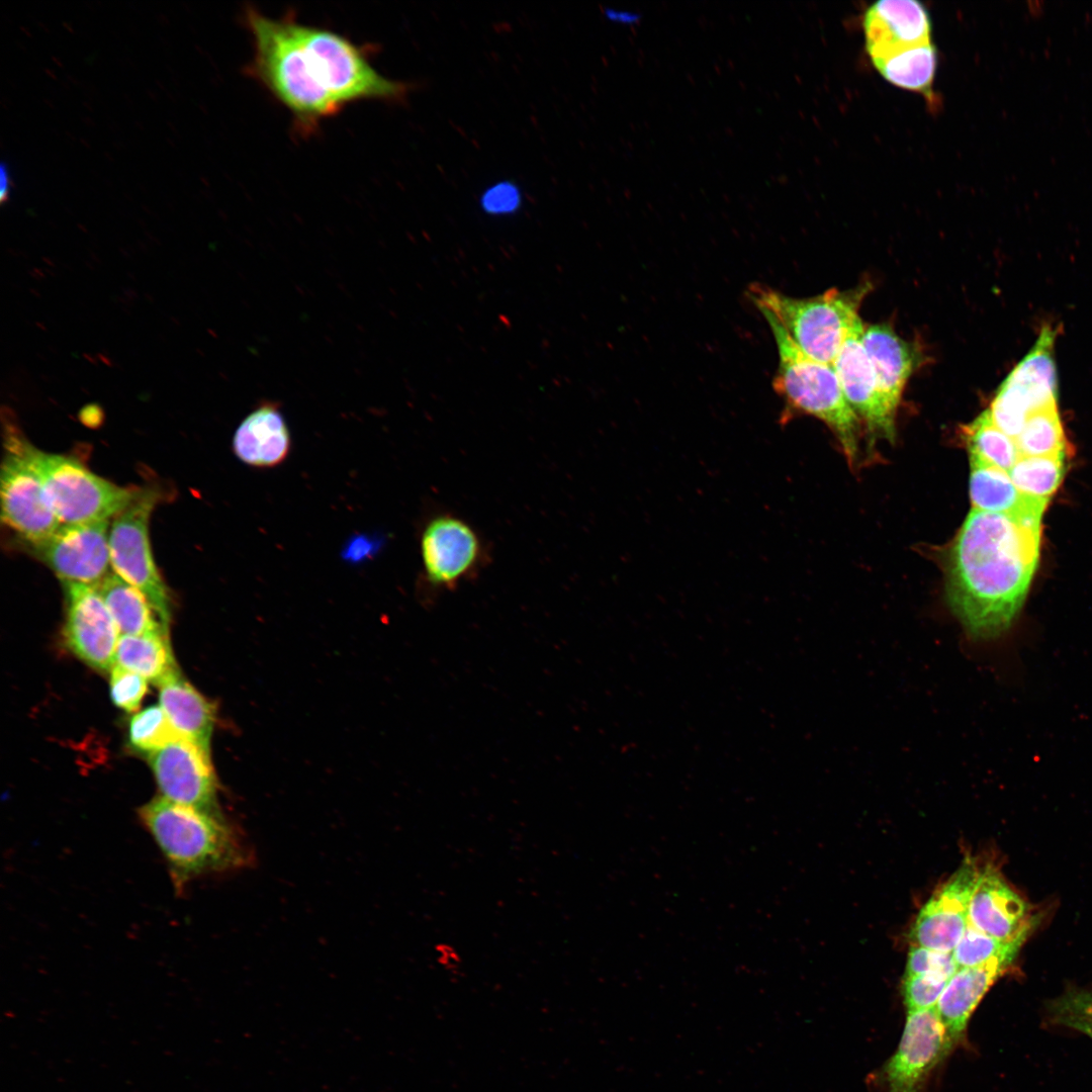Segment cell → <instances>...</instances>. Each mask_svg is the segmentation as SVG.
Instances as JSON below:
<instances>
[{
  "label": "cell",
  "instance_id": "cell-1",
  "mask_svg": "<svg viewBox=\"0 0 1092 1092\" xmlns=\"http://www.w3.org/2000/svg\"><path fill=\"white\" fill-rule=\"evenodd\" d=\"M244 22L254 53L246 68L292 115L297 130L313 132L350 103H404L414 84L391 80L370 63L366 50L335 31L279 19L247 7Z\"/></svg>",
  "mask_w": 1092,
  "mask_h": 1092
},
{
  "label": "cell",
  "instance_id": "cell-2",
  "mask_svg": "<svg viewBox=\"0 0 1092 1092\" xmlns=\"http://www.w3.org/2000/svg\"><path fill=\"white\" fill-rule=\"evenodd\" d=\"M1042 516L972 509L946 562L945 599L974 642H994L1013 626L1038 561Z\"/></svg>",
  "mask_w": 1092,
  "mask_h": 1092
},
{
  "label": "cell",
  "instance_id": "cell-3",
  "mask_svg": "<svg viewBox=\"0 0 1092 1092\" xmlns=\"http://www.w3.org/2000/svg\"><path fill=\"white\" fill-rule=\"evenodd\" d=\"M139 816L161 850L177 890L203 874L244 862L240 841L218 812L157 797L139 809Z\"/></svg>",
  "mask_w": 1092,
  "mask_h": 1092
},
{
  "label": "cell",
  "instance_id": "cell-4",
  "mask_svg": "<svg viewBox=\"0 0 1092 1092\" xmlns=\"http://www.w3.org/2000/svg\"><path fill=\"white\" fill-rule=\"evenodd\" d=\"M762 315L778 347L772 386L785 403L781 422L789 421L796 413L821 420L837 437L852 466L858 454L860 420L846 401L834 367L803 354L776 320Z\"/></svg>",
  "mask_w": 1092,
  "mask_h": 1092
},
{
  "label": "cell",
  "instance_id": "cell-5",
  "mask_svg": "<svg viewBox=\"0 0 1092 1092\" xmlns=\"http://www.w3.org/2000/svg\"><path fill=\"white\" fill-rule=\"evenodd\" d=\"M869 283L848 290L832 288L822 294L796 298L762 284H752L748 298L761 314H768L806 356L832 365L846 337L860 320L858 308Z\"/></svg>",
  "mask_w": 1092,
  "mask_h": 1092
},
{
  "label": "cell",
  "instance_id": "cell-6",
  "mask_svg": "<svg viewBox=\"0 0 1092 1092\" xmlns=\"http://www.w3.org/2000/svg\"><path fill=\"white\" fill-rule=\"evenodd\" d=\"M20 442L62 525L108 521L142 493L98 476L72 457L43 452L22 436Z\"/></svg>",
  "mask_w": 1092,
  "mask_h": 1092
},
{
  "label": "cell",
  "instance_id": "cell-7",
  "mask_svg": "<svg viewBox=\"0 0 1092 1092\" xmlns=\"http://www.w3.org/2000/svg\"><path fill=\"white\" fill-rule=\"evenodd\" d=\"M157 500L155 491L144 490L115 517L109 529V551L113 572L146 597L169 630L172 601L155 563L149 537V521Z\"/></svg>",
  "mask_w": 1092,
  "mask_h": 1092
},
{
  "label": "cell",
  "instance_id": "cell-8",
  "mask_svg": "<svg viewBox=\"0 0 1092 1092\" xmlns=\"http://www.w3.org/2000/svg\"><path fill=\"white\" fill-rule=\"evenodd\" d=\"M1055 339L1056 332L1043 327L1032 349L1002 382L988 408L993 423L1012 439L1020 434L1031 414L1057 406Z\"/></svg>",
  "mask_w": 1092,
  "mask_h": 1092
},
{
  "label": "cell",
  "instance_id": "cell-9",
  "mask_svg": "<svg viewBox=\"0 0 1092 1092\" xmlns=\"http://www.w3.org/2000/svg\"><path fill=\"white\" fill-rule=\"evenodd\" d=\"M420 550L424 580L434 594L454 590L476 576L487 558L477 530L450 512L438 513L426 522Z\"/></svg>",
  "mask_w": 1092,
  "mask_h": 1092
},
{
  "label": "cell",
  "instance_id": "cell-10",
  "mask_svg": "<svg viewBox=\"0 0 1092 1092\" xmlns=\"http://www.w3.org/2000/svg\"><path fill=\"white\" fill-rule=\"evenodd\" d=\"M1 465V519L32 545L48 540L61 527L42 482L21 447V435L10 424Z\"/></svg>",
  "mask_w": 1092,
  "mask_h": 1092
},
{
  "label": "cell",
  "instance_id": "cell-11",
  "mask_svg": "<svg viewBox=\"0 0 1092 1092\" xmlns=\"http://www.w3.org/2000/svg\"><path fill=\"white\" fill-rule=\"evenodd\" d=\"M109 529L108 521L61 525L34 547L62 582L96 587L111 573Z\"/></svg>",
  "mask_w": 1092,
  "mask_h": 1092
},
{
  "label": "cell",
  "instance_id": "cell-12",
  "mask_svg": "<svg viewBox=\"0 0 1092 1092\" xmlns=\"http://www.w3.org/2000/svg\"><path fill=\"white\" fill-rule=\"evenodd\" d=\"M66 619L63 630L68 649L98 671L114 664L119 631L95 586L63 582Z\"/></svg>",
  "mask_w": 1092,
  "mask_h": 1092
},
{
  "label": "cell",
  "instance_id": "cell-13",
  "mask_svg": "<svg viewBox=\"0 0 1092 1092\" xmlns=\"http://www.w3.org/2000/svg\"><path fill=\"white\" fill-rule=\"evenodd\" d=\"M980 866L972 858L944 882L920 909L910 929L912 945L952 952L965 933Z\"/></svg>",
  "mask_w": 1092,
  "mask_h": 1092
},
{
  "label": "cell",
  "instance_id": "cell-14",
  "mask_svg": "<svg viewBox=\"0 0 1092 1092\" xmlns=\"http://www.w3.org/2000/svg\"><path fill=\"white\" fill-rule=\"evenodd\" d=\"M951 1046L935 1008L908 1012L899 1046L883 1069L887 1092H920Z\"/></svg>",
  "mask_w": 1092,
  "mask_h": 1092
},
{
  "label": "cell",
  "instance_id": "cell-15",
  "mask_svg": "<svg viewBox=\"0 0 1092 1092\" xmlns=\"http://www.w3.org/2000/svg\"><path fill=\"white\" fill-rule=\"evenodd\" d=\"M148 762L163 798L217 812V782L209 752L182 738L148 754Z\"/></svg>",
  "mask_w": 1092,
  "mask_h": 1092
},
{
  "label": "cell",
  "instance_id": "cell-16",
  "mask_svg": "<svg viewBox=\"0 0 1092 1092\" xmlns=\"http://www.w3.org/2000/svg\"><path fill=\"white\" fill-rule=\"evenodd\" d=\"M968 919L977 930L1003 942L1027 939L1037 923L1026 900L991 864L980 867Z\"/></svg>",
  "mask_w": 1092,
  "mask_h": 1092
},
{
  "label": "cell",
  "instance_id": "cell-17",
  "mask_svg": "<svg viewBox=\"0 0 1092 1092\" xmlns=\"http://www.w3.org/2000/svg\"><path fill=\"white\" fill-rule=\"evenodd\" d=\"M863 324L858 320L846 337L832 366L844 397L872 435L894 439L895 417L886 407L874 368L862 344Z\"/></svg>",
  "mask_w": 1092,
  "mask_h": 1092
},
{
  "label": "cell",
  "instance_id": "cell-18",
  "mask_svg": "<svg viewBox=\"0 0 1092 1092\" xmlns=\"http://www.w3.org/2000/svg\"><path fill=\"white\" fill-rule=\"evenodd\" d=\"M862 25L872 63L932 42L929 13L913 0L878 1L867 9Z\"/></svg>",
  "mask_w": 1092,
  "mask_h": 1092
},
{
  "label": "cell",
  "instance_id": "cell-19",
  "mask_svg": "<svg viewBox=\"0 0 1092 1092\" xmlns=\"http://www.w3.org/2000/svg\"><path fill=\"white\" fill-rule=\"evenodd\" d=\"M1017 954L987 964L961 968L948 981L935 1007L951 1045L964 1034L968 1021L990 987L1011 967Z\"/></svg>",
  "mask_w": 1092,
  "mask_h": 1092
},
{
  "label": "cell",
  "instance_id": "cell-20",
  "mask_svg": "<svg viewBox=\"0 0 1092 1092\" xmlns=\"http://www.w3.org/2000/svg\"><path fill=\"white\" fill-rule=\"evenodd\" d=\"M862 344L877 378L881 397L896 417L904 386L918 363L914 346L901 339L889 325L863 328Z\"/></svg>",
  "mask_w": 1092,
  "mask_h": 1092
},
{
  "label": "cell",
  "instance_id": "cell-21",
  "mask_svg": "<svg viewBox=\"0 0 1092 1092\" xmlns=\"http://www.w3.org/2000/svg\"><path fill=\"white\" fill-rule=\"evenodd\" d=\"M291 436L279 406L265 402L252 411L238 426L233 449L236 456L253 467H274L285 460Z\"/></svg>",
  "mask_w": 1092,
  "mask_h": 1092
},
{
  "label": "cell",
  "instance_id": "cell-22",
  "mask_svg": "<svg viewBox=\"0 0 1092 1092\" xmlns=\"http://www.w3.org/2000/svg\"><path fill=\"white\" fill-rule=\"evenodd\" d=\"M160 706L174 728L210 753L216 708L183 678L180 671L159 686Z\"/></svg>",
  "mask_w": 1092,
  "mask_h": 1092
},
{
  "label": "cell",
  "instance_id": "cell-23",
  "mask_svg": "<svg viewBox=\"0 0 1092 1092\" xmlns=\"http://www.w3.org/2000/svg\"><path fill=\"white\" fill-rule=\"evenodd\" d=\"M972 509L1012 516H1042L1050 499L1022 494L1008 472L970 459Z\"/></svg>",
  "mask_w": 1092,
  "mask_h": 1092
},
{
  "label": "cell",
  "instance_id": "cell-24",
  "mask_svg": "<svg viewBox=\"0 0 1092 1092\" xmlns=\"http://www.w3.org/2000/svg\"><path fill=\"white\" fill-rule=\"evenodd\" d=\"M96 588L120 635L169 634L146 597L116 573L111 572Z\"/></svg>",
  "mask_w": 1092,
  "mask_h": 1092
},
{
  "label": "cell",
  "instance_id": "cell-25",
  "mask_svg": "<svg viewBox=\"0 0 1092 1092\" xmlns=\"http://www.w3.org/2000/svg\"><path fill=\"white\" fill-rule=\"evenodd\" d=\"M114 664L139 673L158 687L179 672L169 634L165 633L120 635Z\"/></svg>",
  "mask_w": 1092,
  "mask_h": 1092
},
{
  "label": "cell",
  "instance_id": "cell-26",
  "mask_svg": "<svg viewBox=\"0 0 1092 1092\" xmlns=\"http://www.w3.org/2000/svg\"><path fill=\"white\" fill-rule=\"evenodd\" d=\"M885 80L905 90L932 96L937 68L933 42L917 46L873 63Z\"/></svg>",
  "mask_w": 1092,
  "mask_h": 1092
},
{
  "label": "cell",
  "instance_id": "cell-27",
  "mask_svg": "<svg viewBox=\"0 0 1092 1092\" xmlns=\"http://www.w3.org/2000/svg\"><path fill=\"white\" fill-rule=\"evenodd\" d=\"M962 432L970 459L1009 472L1020 457L1015 440L993 423L989 410L965 425Z\"/></svg>",
  "mask_w": 1092,
  "mask_h": 1092
},
{
  "label": "cell",
  "instance_id": "cell-28",
  "mask_svg": "<svg viewBox=\"0 0 1092 1092\" xmlns=\"http://www.w3.org/2000/svg\"><path fill=\"white\" fill-rule=\"evenodd\" d=\"M1066 454L1020 456L1008 474L1022 494L1050 499L1063 479Z\"/></svg>",
  "mask_w": 1092,
  "mask_h": 1092
},
{
  "label": "cell",
  "instance_id": "cell-29",
  "mask_svg": "<svg viewBox=\"0 0 1092 1092\" xmlns=\"http://www.w3.org/2000/svg\"><path fill=\"white\" fill-rule=\"evenodd\" d=\"M1015 443L1020 456L1067 453V441L1057 406L1031 414Z\"/></svg>",
  "mask_w": 1092,
  "mask_h": 1092
},
{
  "label": "cell",
  "instance_id": "cell-30",
  "mask_svg": "<svg viewBox=\"0 0 1092 1092\" xmlns=\"http://www.w3.org/2000/svg\"><path fill=\"white\" fill-rule=\"evenodd\" d=\"M128 728L130 746L147 755L184 738L161 706H150L133 715Z\"/></svg>",
  "mask_w": 1092,
  "mask_h": 1092
},
{
  "label": "cell",
  "instance_id": "cell-31",
  "mask_svg": "<svg viewBox=\"0 0 1092 1092\" xmlns=\"http://www.w3.org/2000/svg\"><path fill=\"white\" fill-rule=\"evenodd\" d=\"M1026 939L1011 942L997 940L968 925L965 933L952 950L956 963L961 968L977 967L997 958L1018 954Z\"/></svg>",
  "mask_w": 1092,
  "mask_h": 1092
},
{
  "label": "cell",
  "instance_id": "cell-32",
  "mask_svg": "<svg viewBox=\"0 0 1092 1092\" xmlns=\"http://www.w3.org/2000/svg\"><path fill=\"white\" fill-rule=\"evenodd\" d=\"M958 970L952 952L911 945L905 977L930 976L950 980Z\"/></svg>",
  "mask_w": 1092,
  "mask_h": 1092
},
{
  "label": "cell",
  "instance_id": "cell-33",
  "mask_svg": "<svg viewBox=\"0 0 1092 1092\" xmlns=\"http://www.w3.org/2000/svg\"><path fill=\"white\" fill-rule=\"evenodd\" d=\"M110 672V696L115 706L134 712L148 691L147 679L136 672L113 664Z\"/></svg>",
  "mask_w": 1092,
  "mask_h": 1092
},
{
  "label": "cell",
  "instance_id": "cell-34",
  "mask_svg": "<svg viewBox=\"0 0 1092 1092\" xmlns=\"http://www.w3.org/2000/svg\"><path fill=\"white\" fill-rule=\"evenodd\" d=\"M949 980L930 977H904L902 994L908 1012L935 1008Z\"/></svg>",
  "mask_w": 1092,
  "mask_h": 1092
},
{
  "label": "cell",
  "instance_id": "cell-35",
  "mask_svg": "<svg viewBox=\"0 0 1092 1092\" xmlns=\"http://www.w3.org/2000/svg\"><path fill=\"white\" fill-rule=\"evenodd\" d=\"M522 203L520 187L513 181L503 180L488 186L480 197V205L490 214H509L517 211Z\"/></svg>",
  "mask_w": 1092,
  "mask_h": 1092
},
{
  "label": "cell",
  "instance_id": "cell-36",
  "mask_svg": "<svg viewBox=\"0 0 1092 1092\" xmlns=\"http://www.w3.org/2000/svg\"><path fill=\"white\" fill-rule=\"evenodd\" d=\"M1050 1012L1072 1014L1092 1020V992L1070 990L1050 1004Z\"/></svg>",
  "mask_w": 1092,
  "mask_h": 1092
},
{
  "label": "cell",
  "instance_id": "cell-37",
  "mask_svg": "<svg viewBox=\"0 0 1092 1092\" xmlns=\"http://www.w3.org/2000/svg\"><path fill=\"white\" fill-rule=\"evenodd\" d=\"M436 960L446 973L454 975L460 971L463 959L458 948L448 942H440L435 946Z\"/></svg>",
  "mask_w": 1092,
  "mask_h": 1092
},
{
  "label": "cell",
  "instance_id": "cell-38",
  "mask_svg": "<svg viewBox=\"0 0 1092 1092\" xmlns=\"http://www.w3.org/2000/svg\"><path fill=\"white\" fill-rule=\"evenodd\" d=\"M374 549L373 541L366 536H355L345 549V557L357 561L370 555Z\"/></svg>",
  "mask_w": 1092,
  "mask_h": 1092
},
{
  "label": "cell",
  "instance_id": "cell-39",
  "mask_svg": "<svg viewBox=\"0 0 1092 1092\" xmlns=\"http://www.w3.org/2000/svg\"><path fill=\"white\" fill-rule=\"evenodd\" d=\"M1052 1016L1053 1020L1058 1024L1078 1030L1092 1038V1020L1072 1014H1055Z\"/></svg>",
  "mask_w": 1092,
  "mask_h": 1092
},
{
  "label": "cell",
  "instance_id": "cell-40",
  "mask_svg": "<svg viewBox=\"0 0 1092 1092\" xmlns=\"http://www.w3.org/2000/svg\"><path fill=\"white\" fill-rule=\"evenodd\" d=\"M603 12L605 17L609 20L623 24L638 23L642 16L638 11L612 7H605Z\"/></svg>",
  "mask_w": 1092,
  "mask_h": 1092
},
{
  "label": "cell",
  "instance_id": "cell-41",
  "mask_svg": "<svg viewBox=\"0 0 1092 1092\" xmlns=\"http://www.w3.org/2000/svg\"><path fill=\"white\" fill-rule=\"evenodd\" d=\"M0 200L4 203L8 197L11 187V179L9 169L6 163H2L0 167Z\"/></svg>",
  "mask_w": 1092,
  "mask_h": 1092
}]
</instances>
